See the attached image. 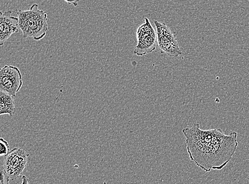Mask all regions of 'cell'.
Returning <instances> with one entry per match:
<instances>
[{
  "label": "cell",
  "instance_id": "obj_7",
  "mask_svg": "<svg viewBox=\"0 0 249 184\" xmlns=\"http://www.w3.org/2000/svg\"><path fill=\"white\" fill-rule=\"evenodd\" d=\"M13 11L0 12V45L2 46L14 33L19 32L18 17L12 16Z\"/></svg>",
  "mask_w": 249,
  "mask_h": 184
},
{
  "label": "cell",
  "instance_id": "obj_1",
  "mask_svg": "<svg viewBox=\"0 0 249 184\" xmlns=\"http://www.w3.org/2000/svg\"><path fill=\"white\" fill-rule=\"evenodd\" d=\"M182 132L191 160L207 172L223 169L233 158L238 146L235 131L226 135L221 129L202 130L199 123H195Z\"/></svg>",
  "mask_w": 249,
  "mask_h": 184
},
{
  "label": "cell",
  "instance_id": "obj_6",
  "mask_svg": "<svg viewBox=\"0 0 249 184\" xmlns=\"http://www.w3.org/2000/svg\"><path fill=\"white\" fill-rule=\"evenodd\" d=\"M23 85L21 73L18 68L5 66L0 70V90L14 97Z\"/></svg>",
  "mask_w": 249,
  "mask_h": 184
},
{
  "label": "cell",
  "instance_id": "obj_5",
  "mask_svg": "<svg viewBox=\"0 0 249 184\" xmlns=\"http://www.w3.org/2000/svg\"><path fill=\"white\" fill-rule=\"evenodd\" d=\"M137 45L133 54L138 56H143L152 53L157 44L156 32L149 20L145 18L143 24L137 31Z\"/></svg>",
  "mask_w": 249,
  "mask_h": 184
},
{
  "label": "cell",
  "instance_id": "obj_4",
  "mask_svg": "<svg viewBox=\"0 0 249 184\" xmlns=\"http://www.w3.org/2000/svg\"><path fill=\"white\" fill-rule=\"evenodd\" d=\"M30 156L24 149L14 148L1 160V165L10 180L15 181L20 177L26 167Z\"/></svg>",
  "mask_w": 249,
  "mask_h": 184
},
{
  "label": "cell",
  "instance_id": "obj_9",
  "mask_svg": "<svg viewBox=\"0 0 249 184\" xmlns=\"http://www.w3.org/2000/svg\"><path fill=\"white\" fill-rule=\"evenodd\" d=\"M0 146H1V151H0L1 156H7L10 152V147L8 142L3 139V138H1V139H0Z\"/></svg>",
  "mask_w": 249,
  "mask_h": 184
},
{
  "label": "cell",
  "instance_id": "obj_12",
  "mask_svg": "<svg viewBox=\"0 0 249 184\" xmlns=\"http://www.w3.org/2000/svg\"><path fill=\"white\" fill-rule=\"evenodd\" d=\"M21 184H30L28 178L26 176L24 175L22 176V183Z\"/></svg>",
  "mask_w": 249,
  "mask_h": 184
},
{
  "label": "cell",
  "instance_id": "obj_3",
  "mask_svg": "<svg viewBox=\"0 0 249 184\" xmlns=\"http://www.w3.org/2000/svg\"><path fill=\"white\" fill-rule=\"evenodd\" d=\"M157 44L163 54L172 57H177L182 55L177 38L170 28L164 23L155 20Z\"/></svg>",
  "mask_w": 249,
  "mask_h": 184
},
{
  "label": "cell",
  "instance_id": "obj_10",
  "mask_svg": "<svg viewBox=\"0 0 249 184\" xmlns=\"http://www.w3.org/2000/svg\"><path fill=\"white\" fill-rule=\"evenodd\" d=\"M1 184H10L9 183L10 178L4 170L3 166H1Z\"/></svg>",
  "mask_w": 249,
  "mask_h": 184
},
{
  "label": "cell",
  "instance_id": "obj_8",
  "mask_svg": "<svg viewBox=\"0 0 249 184\" xmlns=\"http://www.w3.org/2000/svg\"><path fill=\"white\" fill-rule=\"evenodd\" d=\"M16 112L14 97L0 91V115L9 114L12 117Z\"/></svg>",
  "mask_w": 249,
  "mask_h": 184
},
{
  "label": "cell",
  "instance_id": "obj_11",
  "mask_svg": "<svg viewBox=\"0 0 249 184\" xmlns=\"http://www.w3.org/2000/svg\"><path fill=\"white\" fill-rule=\"evenodd\" d=\"M69 4H73L75 7L78 6L79 0H65Z\"/></svg>",
  "mask_w": 249,
  "mask_h": 184
},
{
  "label": "cell",
  "instance_id": "obj_2",
  "mask_svg": "<svg viewBox=\"0 0 249 184\" xmlns=\"http://www.w3.org/2000/svg\"><path fill=\"white\" fill-rule=\"evenodd\" d=\"M17 15L23 37H32L39 41L46 36L49 30L48 15L44 11L39 9L37 4L32 5L28 10L19 9Z\"/></svg>",
  "mask_w": 249,
  "mask_h": 184
}]
</instances>
